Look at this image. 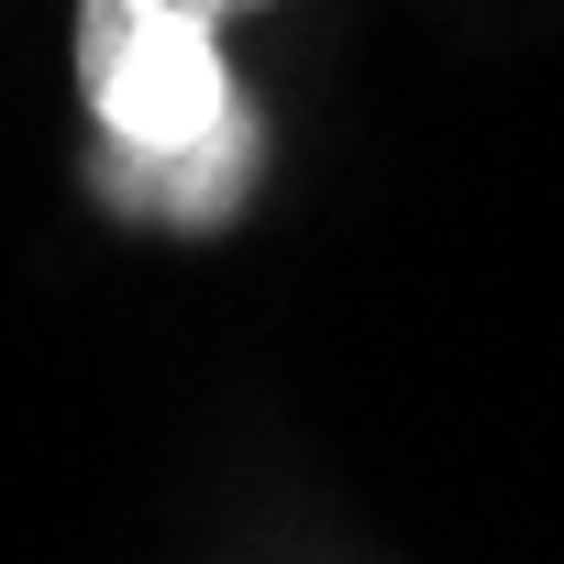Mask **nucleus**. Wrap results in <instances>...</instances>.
<instances>
[{
    "label": "nucleus",
    "instance_id": "1",
    "mask_svg": "<svg viewBox=\"0 0 564 564\" xmlns=\"http://www.w3.org/2000/svg\"><path fill=\"white\" fill-rule=\"evenodd\" d=\"M254 0H78V89L100 122V199L210 232L265 166V122L221 67V23Z\"/></svg>",
    "mask_w": 564,
    "mask_h": 564
}]
</instances>
